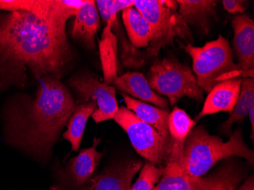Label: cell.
Listing matches in <instances>:
<instances>
[{"instance_id": "f1b7e54d", "label": "cell", "mask_w": 254, "mask_h": 190, "mask_svg": "<svg viewBox=\"0 0 254 190\" xmlns=\"http://www.w3.org/2000/svg\"><path fill=\"white\" fill-rule=\"evenodd\" d=\"M250 121H251V138L253 142L254 141V105L252 106L251 111H250L249 114Z\"/></svg>"}, {"instance_id": "4316f807", "label": "cell", "mask_w": 254, "mask_h": 190, "mask_svg": "<svg viewBox=\"0 0 254 190\" xmlns=\"http://www.w3.org/2000/svg\"><path fill=\"white\" fill-rule=\"evenodd\" d=\"M224 8L230 14H244L248 8V1L243 0H223Z\"/></svg>"}, {"instance_id": "e0dca14e", "label": "cell", "mask_w": 254, "mask_h": 190, "mask_svg": "<svg viewBox=\"0 0 254 190\" xmlns=\"http://www.w3.org/2000/svg\"><path fill=\"white\" fill-rule=\"evenodd\" d=\"M117 17L111 18L107 23L98 42L104 83L108 85H113V83L118 77V42L117 37L112 31L113 23Z\"/></svg>"}, {"instance_id": "7402d4cb", "label": "cell", "mask_w": 254, "mask_h": 190, "mask_svg": "<svg viewBox=\"0 0 254 190\" xmlns=\"http://www.w3.org/2000/svg\"><path fill=\"white\" fill-rule=\"evenodd\" d=\"M254 105V78H244L241 82V92L238 102L229 118L221 125L220 132L231 136L232 128L235 123H241L248 116L252 106Z\"/></svg>"}, {"instance_id": "cb8c5ba5", "label": "cell", "mask_w": 254, "mask_h": 190, "mask_svg": "<svg viewBox=\"0 0 254 190\" xmlns=\"http://www.w3.org/2000/svg\"><path fill=\"white\" fill-rule=\"evenodd\" d=\"M112 29L116 30V31H112L118 39L121 59L124 65L129 68H138L143 65L145 63L143 54L138 51V48L134 47L130 41H127L123 34V31H121L118 17L113 23Z\"/></svg>"}, {"instance_id": "44dd1931", "label": "cell", "mask_w": 254, "mask_h": 190, "mask_svg": "<svg viewBox=\"0 0 254 190\" xmlns=\"http://www.w3.org/2000/svg\"><path fill=\"white\" fill-rule=\"evenodd\" d=\"M95 110L96 104L94 102L77 104L73 114L67 122V130L63 137L71 144L72 151H79L87 122Z\"/></svg>"}, {"instance_id": "ac0fdd59", "label": "cell", "mask_w": 254, "mask_h": 190, "mask_svg": "<svg viewBox=\"0 0 254 190\" xmlns=\"http://www.w3.org/2000/svg\"><path fill=\"white\" fill-rule=\"evenodd\" d=\"M127 109L132 111L138 119L153 128L165 138L171 139L168 132V121L169 111L155 106L132 98L125 93L121 92Z\"/></svg>"}, {"instance_id": "ffe728a7", "label": "cell", "mask_w": 254, "mask_h": 190, "mask_svg": "<svg viewBox=\"0 0 254 190\" xmlns=\"http://www.w3.org/2000/svg\"><path fill=\"white\" fill-rule=\"evenodd\" d=\"M123 22L131 44L136 48L148 47L152 38L149 23L134 6L122 11Z\"/></svg>"}, {"instance_id": "9c48e42d", "label": "cell", "mask_w": 254, "mask_h": 190, "mask_svg": "<svg viewBox=\"0 0 254 190\" xmlns=\"http://www.w3.org/2000/svg\"><path fill=\"white\" fill-rule=\"evenodd\" d=\"M68 84L76 94L77 104L95 103L96 110L92 118L96 124L114 120L120 108L115 87L105 85L93 75L87 73L72 77Z\"/></svg>"}, {"instance_id": "5bb4252c", "label": "cell", "mask_w": 254, "mask_h": 190, "mask_svg": "<svg viewBox=\"0 0 254 190\" xmlns=\"http://www.w3.org/2000/svg\"><path fill=\"white\" fill-rule=\"evenodd\" d=\"M241 82L242 78H234L218 83L208 93L203 108L196 120L199 121L205 116L219 112L232 114L239 98Z\"/></svg>"}, {"instance_id": "ba28073f", "label": "cell", "mask_w": 254, "mask_h": 190, "mask_svg": "<svg viewBox=\"0 0 254 190\" xmlns=\"http://www.w3.org/2000/svg\"><path fill=\"white\" fill-rule=\"evenodd\" d=\"M114 121L127 132L132 147L140 156L158 167H165L171 154V139L124 106L119 108Z\"/></svg>"}, {"instance_id": "83f0119b", "label": "cell", "mask_w": 254, "mask_h": 190, "mask_svg": "<svg viewBox=\"0 0 254 190\" xmlns=\"http://www.w3.org/2000/svg\"><path fill=\"white\" fill-rule=\"evenodd\" d=\"M235 190H254V176H251Z\"/></svg>"}, {"instance_id": "f546056e", "label": "cell", "mask_w": 254, "mask_h": 190, "mask_svg": "<svg viewBox=\"0 0 254 190\" xmlns=\"http://www.w3.org/2000/svg\"><path fill=\"white\" fill-rule=\"evenodd\" d=\"M50 190H64L63 189H61V187H57V186H54V187H51L50 189Z\"/></svg>"}, {"instance_id": "2e32d148", "label": "cell", "mask_w": 254, "mask_h": 190, "mask_svg": "<svg viewBox=\"0 0 254 190\" xmlns=\"http://www.w3.org/2000/svg\"><path fill=\"white\" fill-rule=\"evenodd\" d=\"M99 23L100 15L95 1L86 0L75 15L72 36L83 43L88 49H94Z\"/></svg>"}, {"instance_id": "d4e9b609", "label": "cell", "mask_w": 254, "mask_h": 190, "mask_svg": "<svg viewBox=\"0 0 254 190\" xmlns=\"http://www.w3.org/2000/svg\"><path fill=\"white\" fill-rule=\"evenodd\" d=\"M165 167H158L147 162L141 168L140 174L129 190H155V187L163 175Z\"/></svg>"}, {"instance_id": "8fae6325", "label": "cell", "mask_w": 254, "mask_h": 190, "mask_svg": "<svg viewBox=\"0 0 254 190\" xmlns=\"http://www.w3.org/2000/svg\"><path fill=\"white\" fill-rule=\"evenodd\" d=\"M142 168L140 161H121L93 176L78 190H129L132 179Z\"/></svg>"}, {"instance_id": "7a4b0ae2", "label": "cell", "mask_w": 254, "mask_h": 190, "mask_svg": "<svg viewBox=\"0 0 254 190\" xmlns=\"http://www.w3.org/2000/svg\"><path fill=\"white\" fill-rule=\"evenodd\" d=\"M76 107V101L61 78L42 77L34 96L15 97L5 107L6 143L38 161H48Z\"/></svg>"}, {"instance_id": "603a6c76", "label": "cell", "mask_w": 254, "mask_h": 190, "mask_svg": "<svg viewBox=\"0 0 254 190\" xmlns=\"http://www.w3.org/2000/svg\"><path fill=\"white\" fill-rule=\"evenodd\" d=\"M193 121L184 110L175 107L168 117V127L171 145H184V141L195 126Z\"/></svg>"}, {"instance_id": "5b68a950", "label": "cell", "mask_w": 254, "mask_h": 190, "mask_svg": "<svg viewBox=\"0 0 254 190\" xmlns=\"http://www.w3.org/2000/svg\"><path fill=\"white\" fill-rule=\"evenodd\" d=\"M182 48L192 58V71L198 86L205 92L209 93L218 83L231 78H254V71H241L235 63L229 41L222 35L202 47L188 44L183 45Z\"/></svg>"}, {"instance_id": "7c38bea8", "label": "cell", "mask_w": 254, "mask_h": 190, "mask_svg": "<svg viewBox=\"0 0 254 190\" xmlns=\"http://www.w3.org/2000/svg\"><path fill=\"white\" fill-rule=\"evenodd\" d=\"M101 141V138H95L92 146L81 150L68 161L65 172L68 187L78 190L93 177L103 157L102 153L97 150Z\"/></svg>"}, {"instance_id": "d6986e66", "label": "cell", "mask_w": 254, "mask_h": 190, "mask_svg": "<svg viewBox=\"0 0 254 190\" xmlns=\"http://www.w3.org/2000/svg\"><path fill=\"white\" fill-rule=\"evenodd\" d=\"M178 12L188 25L209 33V21L215 15L216 1L212 0H178Z\"/></svg>"}, {"instance_id": "52a82bcc", "label": "cell", "mask_w": 254, "mask_h": 190, "mask_svg": "<svg viewBox=\"0 0 254 190\" xmlns=\"http://www.w3.org/2000/svg\"><path fill=\"white\" fill-rule=\"evenodd\" d=\"M150 87L160 96L168 98L174 106L183 97L199 101L203 91L198 86L192 69L175 58H164L155 62L148 74Z\"/></svg>"}, {"instance_id": "3957f363", "label": "cell", "mask_w": 254, "mask_h": 190, "mask_svg": "<svg viewBox=\"0 0 254 190\" xmlns=\"http://www.w3.org/2000/svg\"><path fill=\"white\" fill-rule=\"evenodd\" d=\"M239 157L251 164L254 163V152L245 143L243 132L238 128L224 141L221 137L211 135L204 127L191 130L184 141L181 168L188 175L200 177L205 175L222 160Z\"/></svg>"}, {"instance_id": "484cf974", "label": "cell", "mask_w": 254, "mask_h": 190, "mask_svg": "<svg viewBox=\"0 0 254 190\" xmlns=\"http://www.w3.org/2000/svg\"><path fill=\"white\" fill-rule=\"evenodd\" d=\"M97 9L101 19L108 23L114 17L118 16L120 11L126 8L134 6V1L128 0H97L95 1Z\"/></svg>"}, {"instance_id": "30bf717a", "label": "cell", "mask_w": 254, "mask_h": 190, "mask_svg": "<svg viewBox=\"0 0 254 190\" xmlns=\"http://www.w3.org/2000/svg\"><path fill=\"white\" fill-rule=\"evenodd\" d=\"M84 0H0V11H28L48 21L66 25Z\"/></svg>"}, {"instance_id": "277c9868", "label": "cell", "mask_w": 254, "mask_h": 190, "mask_svg": "<svg viewBox=\"0 0 254 190\" xmlns=\"http://www.w3.org/2000/svg\"><path fill=\"white\" fill-rule=\"evenodd\" d=\"M183 145H171L164 173L155 190H235L246 174L232 161H227L207 176L194 177L181 168Z\"/></svg>"}, {"instance_id": "8992f818", "label": "cell", "mask_w": 254, "mask_h": 190, "mask_svg": "<svg viewBox=\"0 0 254 190\" xmlns=\"http://www.w3.org/2000/svg\"><path fill=\"white\" fill-rule=\"evenodd\" d=\"M134 7L152 28V41L146 50L148 57H157L161 49L173 45L176 38L192 41V32L178 12L177 1L135 0Z\"/></svg>"}, {"instance_id": "4fadbf2b", "label": "cell", "mask_w": 254, "mask_h": 190, "mask_svg": "<svg viewBox=\"0 0 254 190\" xmlns=\"http://www.w3.org/2000/svg\"><path fill=\"white\" fill-rule=\"evenodd\" d=\"M234 49L240 69L250 72L254 69V22L245 14H236L232 18Z\"/></svg>"}, {"instance_id": "6da1fadb", "label": "cell", "mask_w": 254, "mask_h": 190, "mask_svg": "<svg viewBox=\"0 0 254 190\" xmlns=\"http://www.w3.org/2000/svg\"><path fill=\"white\" fill-rule=\"evenodd\" d=\"M65 26L28 11H0V94L26 88L29 75L66 74L74 54Z\"/></svg>"}, {"instance_id": "9a60e30c", "label": "cell", "mask_w": 254, "mask_h": 190, "mask_svg": "<svg viewBox=\"0 0 254 190\" xmlns=\"http://www.w3.org/2000/svg\"><path fill=\"white\" fill-rule=\"evenodd\" d=\"M113 86L132 98L151 103L157 108L168 110L169 107V101L152 89L148 80L141 72H128L118 76L113 83Z\"/></svg>"}]
</instances>
